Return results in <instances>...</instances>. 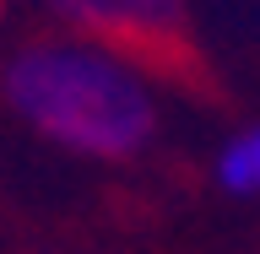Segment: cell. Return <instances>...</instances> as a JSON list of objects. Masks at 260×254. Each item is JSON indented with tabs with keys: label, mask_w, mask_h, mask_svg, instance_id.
Wrapping results in <instances>:
<instances>
[{
	"label": "cell",
	"mask_w": 260,
	"mask_h": 254,
	"mask_svg": "<svg viewBox=\"0 0 260 254\" xmlns=\"http://www.w3.org/2000/svg\"><path fill=\"white\" fill-rule=\"evenodd\" d=\"M6 97L49 141L92 157H130L157 125L146 81L81 44H38L16 54L6 70Z\"/></svg>",
	"instance_id": "6da1fadb"
},
{
	"label": "cell",
	"mask_w": 260,
	"mask_h": 254,
	"mask_svg": "<svg viewBox=\"0 0 260 254\" xmlns=\"http://www.w3.org/2000/svg\"><path fill=\"white\" fill-rule=\"evenodd\" d=\"M49 6L103 32H162L179 22V0H49Z\"/></svg>",
	"instance_id": "7a4b0ae2"
},
{
	"label": "cell",
	"mask_w": 260,
	"mask_h": 254,
	"mask_svg": "<svg viewBox=\"0 0 260 254\" xmlns=\"http://www.w3.org/2000/svg\"><path fill=\"white\" fill-rule=\"evenodd\" d=\"M217 178H222V190H233V195H260V125L244 130L239 141L217 157Z\"/></svg>",
	"instance_id": "3957f363"
}]
</instances>
